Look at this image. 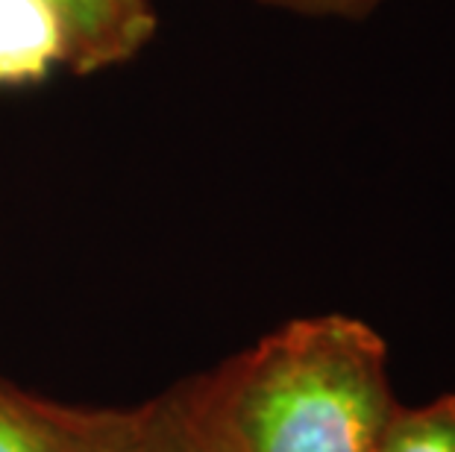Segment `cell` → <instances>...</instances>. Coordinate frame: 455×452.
Masks as SVG:
<instances>
[{"instance_id": "cell-1", "label": "cell", "mask_w": 455, "mask_h": 452, "mask_svg": "<svg viewBox=\"0 0 455 452\" xmlns=\"http://www.w3.org/2000/svg\"><path fill=\"white\" fill-rule=\"evenodd\" d=\"M188 385L232 452H376L400 406L388 344L350 314L297 317Z\"/></svg>"}, {"instance_id": "cell-7", "label": "cell", "mask_w": 455, "mask_h": 452, "mask_svg": "<svg viewBox=\"0 0 455 452\" xmlns=\"http://www.w3.org/2000/svg\"><path fill=\"white\" fill-rule=\"evenodd\" d=\"M256 4L276 9V12L299 18H332V21H364L388 0H256Z\"/></svg>"}, {"instance_id": "cell-8", "label": "cell", "mask_w": 455, "mask_h": 452, "mask_svg": "<svg viewBox=\"0 0 455 452\" xmlns=\"http://www.w3.org/2000/svg\"><path fill=\"white\" fill-rule=\"evenodd\" d=\"M124 6L132 9L135 15H144V18H156V12H153V6H150V0H121Z\"/></svg>"}, {"instance_id": "cell-5", "label": "cell", "mask_w": 455, "mask_h": 452, "mask_svg": "<svg viewBox=\"0 0 455 452\" xmlns=\"http://www.w3.org/2000/svg\"><path fill=\"white\" fill-rule=\"evenodd\" d=\"M141 452H232L197 406L191 385H180L144 406Z\"/></svg>"}, {"instance_id": "cell-4", "label": "cell", "mask_w": 455, "mask_h": 452, "mask_svg": "<svg viewBox=\"0 0 455 452\" xmlns=\"http://www.w3.org/2000/svg\"><path fill=\"white\" fill-rule=\"evenodd\" d=\"M65 68V33L44 0H0V89L42 83Z\"/></svg>"}, {"instance_id": "cell-2", "label": "cell", "mask_w": 455, "mask_h": 452, "mask_svg": "<svg viewBox=\"0 0 455 452\" xmlns=\"http://www.w3.org/2000/svg\"><path fill=\"white\" fill-rule=\"evenodd\" d=\"M144 406L85 408L0 379V452H141Z\"/></svg>"}, {"instance_id": "cell-6", "label": "cell", "mask_w": 455, "mask_h": 452, "mask_svg": "<svg viewBox=\"0 0 455 452\" xmlns=\"http://www.w3.org/2000/svg\"><path fill=\"white\" fill-rule=\"evenodd\" d=\"M376 452H455V393L426 406H396Z\"/></svg>"}, {"instance_id": "cell-3", "label": "cell", "mask_w": 455, "mask_h": 452, "mask_svg": "<svg viewBox=\"0 0 455 452\" xmlns=\"http://www.w3.org/2000/svg\"><path fill=\"white\" fill-rule=\"evenodd\" d=\"M65 33V68L98 74L130 62L156 33V18L135 15L121 0H44Z\"/></svg>"}]
</instances>
